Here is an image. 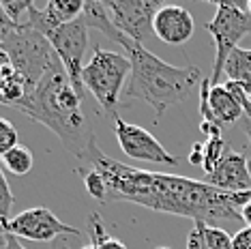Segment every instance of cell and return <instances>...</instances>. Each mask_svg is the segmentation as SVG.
<instances>
[{
    "label": "cell",
    "mask_w": 251,
    "mask_h": 249,
    "mask_svg": "<svg viewBox=\"0 0 251 249\" xmlns=\"http://www.w3.org/2000/svg\"><path fill=\"white\" fill-rule=\"evenodd\" d=\"M224 73L230 82H238V84L249 82L251 80V50L247 48L234 50L224 67Z\"/></svg>",
    "instance_id": "obj_15"
},
{
    "label": "cell",
    "mask_w": 251,
    "mask_h": 249,
    "mask_svg": "<svg viewBox=\"0 0 251 249\" xmlns=\"http://www.w3.org/2000/svg\"><path fill=\"white\" fill-rule=\"evenodd\" d=\"M234 249H251V228L249 225L234 234Z\"/></svg>",
    "instance_id": "obj_26"
},
{
    "label": "cell",
    "mask_w": 251,
    "mask_h": 249,
    "mask_svg": "<svg viewBox=\"0 0 251 249\" xmlns=\"http://www.w3.org/2000/svg\"><path fill=\"white\" fill-rule=\"evenodd\" d=\"M200 131H202L206 138H221V129L217 127V124L213 123H208V121H202V124H200Z\"/></svg>",
    "instance_id": "obj_29"
},
{
    "label": "cell",
    "mask_w": 251,
    "mask_h": 249,
    "mask_svg": "<svg viewBox=\"0 0 251 249\" xmlns=\"http://www.w3.org/2000/svg\"><path fill=\"white\" fill-rule=\"evenodd\" d=\"M84 168H93L103 176L107 187L105 202H129L215 228L238 222L241 208L251 200V191H221L206 180L131 168L107 157L103 150Z\"/></svg>",
    "instance_id": "obj_1"
},
{
    "label": "cell",
    "mask_w": 251,
    "mask_h": 249,
    "mask_svg": "<svg viewBox=\"0 0 251 249\" xmlns=\"http://www.w3.org/2000/svg\"><path fill=\"white\" fill-rule=\"evenodd\" d=\"M189 163H191V166H200V168H202V163H204V144L202 142H196L191 146Z\"/></svg>",
    "instance_id": "obj_28"
},
{
    "label": "cell",
    "mask_w": 251,
    "mask_h": 249,
    "mask_svg": "<svg viewBox=\"0 0 251 249\" xmlns=\"http://www.w3.org/2000/svg\"><path fill=\"white\" fill-rule=\"evenodd\" d=\"M206 183L221 191H251L249 159L243 152L227 150L219 166L206 174Z\"/></svg>",
    "instance_id": "obj_13"
},
{
    "label": "cell",
    "mask_w": 251,
    "mask_h": 249,
    "mask_svg": "<svg viewBox=\"0 0 251 249\" xmlns=\"http://www.w3.org/2000/svg\"><path fill=\"white\" fill-rule=\"evenodd\" d=\"M82 22L88 28H95L101 35H105L107 39H112L114 43H118V39L123 37V32L116 30V26L112 24L110 11H107L105 2H95V0H86L84 2V11H82Z\"/></svg>",
    "instance_id": "obj_14"
},
{
    "label": "cell",
    "mask_w": 251,
    "mask_h": 249,
    "mask_svg": "<svg viewBox=\"0 0 251 249\" xmlns=\"http://www.w3.org/2000/svg\"><path fill=\"white\" fill-rule=\"evenodd\" d=\"M15 146H18V129L11 121L0 116V157H4Z\"/></svg>",
    "instance_id": "obj_24"
},
{
    "label": "cell",
    "mask_w": 251,
    "mask_h": 249,
    "mask_svg": "<svg viewBox=\"0 0 251 249\" xmlns=\"http://www.w3.org/2000/svg\"><path fill=\"white\" fill-rule=\"evenodd\" d=\"M90 241L97 249H127V245L121 239H114L105 232L103 219L99 213H90Z\"/></svg>",
    "instance_id": "obj_19"
},
{
    "label": "cell",
    "mask_w": 251,
    "mask_h": 249,
    "mask_svg": "<svg viewBox=\"0 0 251 249\" xmlns=\"http://www.w3.org/2000/svg\"><path fill=\"white\" fill-rule=\"evenodd\" d=\"M206 30L213 37L215 50H217L213 71H210V84L219 86L221 71H224L230 54L238 48V41L251 32V15H249L247 4L230 2V0L217 2L215 18L206 24Z\"/></svg>",
    "instance_id": "obj_5"
},
{
    "label": "cell",
    "mask_w": 251,
    "mask_h": 249,
    "mask_svg": "<svg viewBox=\"0 0 251 249\" xmlns=\"http://www.w3.org/2000/svg\"><path fill=\"white\" fill-rule=\"evenodd\" d=\"M15 110L54 131L65 149L84 166L101 150L95 142L93 124L84 114V99L71 86L60 58Z\"/></svg>",
    "instance_id": "obj_2"
},
{
    "label": "cell",
    "mask_w": 251,
    "mask_h": 249,
    "mask_svg": "<svg viewBox=\"0 0 251 249\" xmlns=\"http://www.w3.org/2000/svg\"><path fill=\"white\" fill-rule=\"evenodd\" d=\"M241 127H243V131L247 133V138H249V144H251V121L249 118H241ZM249 172H251V157H249Z\"/></svg>",
    "instance_id": "obj_32"
},
{
    "label": "cell",
    "mask_w": 251,
    "mask_h": 249,
    "mask_svg": "<svg viewBox=\"0 0 251 249\" xmlns=\"http://www.w3.org/2000/svg\"><path fill=\"white\" fill-rule=\"evenodd\" d=\"M13 194L7 183V176L2 172V163H0V234L4 232L7 224L11 222V208H13Z\"/></svg>",
    "instance_id": "obj_22"
},
{
    "label": "cell",
    "mask_w": 251,
    "mask_h": 249,
    "mask_svg": "<svg viewBox=\"0 0 251 249\" xmlns=\"http://www.w3.org/2000/svg\"><path fill=\"white\" fill-rule=\"evenodd\" d=\"M58 249H67V247H58Z\"/></svg>",
    "instance_id": "obj_37"
},
{
    "label": "cell",
    "mask_w": 251,
    "mask_h": 249,
    "mask_svg": "<svg viewBox=\"0 0 251 249\" xmlns=\"http://www.w3.org/2000/svg\"><path fill=\"white\" fill-rule=\"evenodd\" d=\"M159 249H170V247H159Z\"/></svg>",
    "instance_id": "obj_36"
},
{
    "label": "cell",
    "mask_w": 251,
    "mask_h": 249,
    "mask_svg": "<svg viewBox=\"0 0 251 249\" xmlns=\"http://www.w3.org/2000/svg\"><path fill=\"white\" fill-rule=\"evenodd\" d=\"M75 172L82 176L84 180V187H86V191L90 196L95 198V200H101V202H105V196H107V187H105V180L103 176H101L97 170L93 168H84V166H79Z\"/></svg>",
    "instance_id": "obj_20"
},
{
    "label": "cell",
    "mask_w": 251,
    "mask_h": 249,
    "mask_svg": "<svg viewBox=\"0 0 251 249\" xmlns=\"http://www.w3.org/2000/svg\"><path fill=\"white\" fill-rule=\"evenodd\" d=\"M18 30V26L11 22V18L7 13H4V9H2V2H0V45H2L7 39L13 35V32Z\"/></svg>",
    "instance_id": "obj_25"
},
{
    "label": "cell",
    "mask_w": 251,
    "mask_h": 249,
    "mask_svg": "<svg viewBox=\"0 0 251 249\" xmlns=\"http://www.w3.org/2000/svg\"><path fill=\"white\" fill-rule=\"evenodd\" d=\"M114 133H116L118 146L131 159L163 163V166H178V159L163 149V144L159 142L155 135L146 131V129L138 127V124H131L118 116L114 121Z\"/></svg>",
    "instance_id": "obj_10"
},
{
    "label": "cell",
    "mask_w": 251,
    "mask_h": 249,
    "mask_svg": "<svg viewBox=\"0 0 251 249\" xmlns=\"http://www.w3.org/2000/svg\"><path fill=\"white\" fill-rule=\"evenodd\" d=\"M241 86H243L245 93H247V97L251 99V80H249V82H245V84H241Z\"/></svg>",
    "instance_id": "obj_33"
},
{
    "label": "cell",
    "mask_w": 251,
    "mask_h": 249,
    "mask_svg": "<svg viewBox=\"0 0 251 249\" xmlns=\"http://www.w3.org/2000/svg\"><path fill=\"white\" fill-rule=\"evenodd\" d=\"M200 114H202V121H208L221 129L241 123L243 110L236 97L226 88V84L213 86L210 77L206 75L200 86Z\"/></svg>",
    "instance_id": "obj_11"
},
{
    "label": "cell",
    "mask_w": 251,
    "mask_h": 249,
    "mask_svg": "<svg viewBox=\"0 0 251 249\" xmlns=\"http://www.w3.org/2000/svg\"><path fill=\"white\" fill-rule=\"evenodd\" d=\"M193 18L185 7L163 4L152 20V32L168 45H182L193 37Z\"/></svg>",
    "instance_id": "obj_12"
},
{
    "label": "cell",
    "mask_w": 251,
    "mask_h": 249,
    "mask_svg": "<svg viewBox=\"0 0 251 249\" xmlns=\"http://www.w3.org/2000/svg\"><path fill=\"white\" fill-rule=\"evenodd\" d=\"M4 232L18 236V239L35 241V243H52L58 236H79L82 232L73 225L60 222L56 215L45 206H32L11 217Z\"/></svg>",
    "instance_id": "obj_9"
},
{
    "label": "cell",
    "mask_w": 251,
    "mask_h": 249,
    "mask_svg": "<svg viewBox=\"0 0 251 249\" xmlns=\"http://www.w3.org/2000/svg\"><path fill=\"white\" fill-rule=\"evenodd\" d=\"M241 219H243V222L251 228V200H249L247 204H245V206L241 208Z\"/></svg>",
    "instance_id": "obj_31"
},
{
    "label": "cell",
    "mask_w": 251,
    "mask_h": 249,
    "mask_svg": "<svg viewBox=\"0 0 251 249\" xmlns=\"http://www.w3.org/2000/svg\"><path fill=\"white\" fill-rule=\"evenodd\" d=\"M4 52L9 54L11 67L26 80L28 88H35L48 69L58 60V54L52 48L50 39L39 35L37 30L22 26L2 43ZM28 90V93H30Z\"/></svg>",
    "instance_id": "obj_6"
},
{
    "label": "cell",
    "mask_w": 251,
    "mask_h": 249,
    "mask_svg": "<svg viewBox=\"0 0 251 249\" xmlns=\"http://www.w3.org/2000/svg\"><path fill=\"white\" fill-rule=\"evenodd\" d=\"M193 228L200 232L204 245L208 249H234V236L227 234L226 228H215L204 222H193Z\"/></svg>",
    "instance_id": "obj_17"
},
{
    "label": "cell",
    "mask_w": 251,
    "mask_h": 249,
    "mask_svg": "<svg viewBox=\"0 0 251 249\" xmlns=\"http://www.w3.org/2000/svg\"><path fill=\"white\" fill-rule=\"evenodd\" d=\"M30 0H2V9L4 13L11 18L18 28L26 26V20H28V9H30Z\"/></svg>",
    "instance_id": "obj_23"
},
{
    "label": "cell",
    "mask_w": 251,
    "mask_h": 249,
    "mask_svg": "<svg viewBox=\"0 0 251 249\" xmlns=\"http://www.w3.org/2000/svg\"><path fill=\"white\" fill-rule=\"evenodd\" d=\"M11 67V60H9V54L4 52V48L2 45H0V75H2L4 71H7Z\"/></svg>",
    "instance_id": "obj_30"
},
{
    "label": "cell",
    "mask_w": 251,
    "mask_h": 249,
    "mask_svg": "<svg viewBox=\"0 0 251 249\" xmlns=\"http://www.w3.org/2000/svg\"><path fill=\"white\" fill-rule=\"evenodd\" d=\"M0 249H26V247L18 241V236L9 234V232H2V234H0Z\"/></svg>",
    "instance_id": "obj_27"
},
{
    "label": "cell",
    "mask_w": 251,
    "mask_h": 249,
    "mask_svg": "<svg viewBox=\"0 0 251 249\" xmlns=\"http://www.w3.org/2000/svg\"><path fill=\"white\" fill-rule=\"evenodd\" d=\"M82 249H97V247L93 245V243H90V245H86V247H82Z\"/></svg>",
    "instance_id": "obj_34"
},
{
    "label": "cell",
    "mask_w": 251,
    "mask_h": 249,
    "mask_svg": "<svg viewBox=\"0 0 251 249\" xmlns=\"http://www.w3.org/2000/svg\"><path fill=\"white\" fill-rule=\"evenodd\" d=\"M45 9L54 15L60 26H65L79 20V15L84 11V0H50Z\"/></svg>",
    "instance_id": "obj_18"
},
{
    "label": "cell",
    "mask_w": 251,
    "mask_h": 249,
    "mask_svg": "<svg viewBox=\"0 0 251 249\" xmlns=\"http://www.w3.org/2000/svg\"><path fill=\"white\" fill-rule=\"evenodd\" d=\"M88 30L90 28L84 24L82 18L71 22V24L60 26L58 30L50 37V43L56 50L58 58L62 62L67 71V77H69L71 86L75 88V93L84 99V56H86L88 50Z\"/></svg>",
    "instance_id": "obj_7"
},
{
    "label": "cell",
    "mask_w": 251,
    "mask_h": 249,
    "mask_svg": "<svg viewBox=\"0 0 251 249\" xmlns=\"http://www.w3.org/2000/svg\"><path fill=\"white\" fill-rule=\"evenodd\" d=\"M0 163H2L4 168L9 170L11 174H15V176H24L32 170V152L26 149V146H15V149H11L4 157H0Z\"/></svg>",
    "instance_id": "obj_16"
},
{
    "label": "cell",
    "mask_w": 251,
    "mask_h": 249,
    "mask_svg": "<svg viewBox=\"0 0 251 249\" xmlns=\"http://www.w3.org/2000/svg\"><path fill=\"white\" fill-rule=\"evenodd\" d=\"M131 62V77L125 88L127 99H142L155 112L157 121L176 103H185L200 90L204 73L200 67H174L148 52L142 43L127 37L118 39Z\"/></svg>",
    "instance_id": "obj_3"
},
{
    "label": "cell",
    "mask_w": 251,
    "mask_h": 249,
    "mask_svg": "<svg viewBox=\"0 0 251 249\" xmlns=\"http://www.w3.org/2000/svg\"><path fill=\"white\" fill-rule=\"evenodd\" d=\"M103 2L116 30L142 45L152 35V20L163 7L159 0H103Z\"/></svg>",
    "instance_id": "obj_8"
},
{
    "label": "cell",
    "mask_w": 251,
    "mask_h": 249,
    "mask_svg": "<svg viewBox=\"0 0 251 249\" xmlns=\"http://www.w3.org/2000/svg\"><path fill=\"white\" fill-rule=\"evenodd\" d=\"M131 75V62L125 54L107 52L101 45H95L93 58L84 67V88L90 90V95L99 103V110L114 123L118 118V103L121 93Z\"/></svg>",
    "instance_id": "obj_4"
},
{
    "label": "cell",
    "mask_w": 251,
    "mask_h": 249,
    "mask_svg": "<svg viewBox=\"0 0 251 249\" xmlns=\"http://www.w3.org/2000/svg\"><path fill=\"white\" fill-rule=\"evenodd\" d=\"M226 152H227V146L224 142V138H210L208 142L204 144V163H202L204 172L206 174L213 172L221 163V159L226 157Z\"/></svg>",
    "instance_id": "obj_21"
},
{
    "label": "cell",
    "mask_w": 251,
    "mask_h": 249,
    "mask_svg": "<svg viewBox=\"0 0 251 249\" xmlns=\"http://www.w3.org/2000/svg\"><path fill=\"white\" fill-rule=\"evenodd\" d=\"M247 9H249V15H251V0H249V2H247Z\"/></svg>",
    "instance_id": "obj_35"
}]
</instances>
